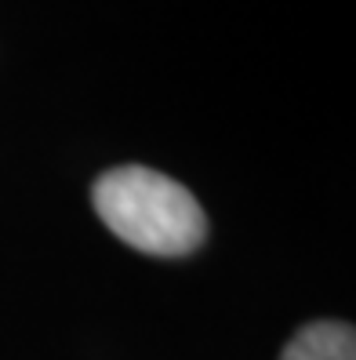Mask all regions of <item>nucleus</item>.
Returning <instances> with one entry per match:
<instances>
[{
	"label": "nucleus",
	"instance_id": "nucleus-2",
	"mask_svg": "<svg viewBox=\"0 0 356 360\" xmlns=\"http://www.w3.org/2000/svg\"><path fill=\"white\" fill-rule=\"evenodd\" d=\"M280 360H356V331L342 321L305 324L284 346Z\"/></svg>",
	"mask_w": 356,
	"mask_h": 360
},
{
	"label": "nucleus",
	"instance_id": "nucleus-1",
	"mask_svg": "<svg viewBox=\"0 0 356 360\" xmlns=\"http://www.w3.org/2000/svg\"><path fill=\"white\" fill-rule=\"evenodd\" d=\"M91 204L113 237L145 255L178 259L197 251L207 237V219L197 197L182 182L142 164L98 175Z\"/></svg>",
	"mask_w": 356,
	"mask_h": 360
}]
</instances>
